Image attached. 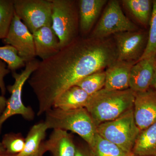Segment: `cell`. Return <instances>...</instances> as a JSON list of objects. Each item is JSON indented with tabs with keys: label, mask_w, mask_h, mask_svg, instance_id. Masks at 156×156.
Listing matches in <instances>:
<instances>
[{
	"label": "cell",
	"mask_w": 156,
	"mask_h": 156,
	"mask_svg": "<svg viewBox=\"0 0 156 156\" xmlns=\"http://www.w3.org/2000/svg\"><path fill=\"white\" fill-rule=\"evenodd\" d=\"M117 58L112 36L102 39L79 36L56 55L40 61L28 80L38 103L37 115L53 108L62 92L87 76L107 68Z\"/></svg>",
	"instance_id": "obj_1"
},
{
	"label": "cell",
	"mask_w": 156,
	"mask_h": 156,
	"mask_svg": "<svg viewBox=\"0 0 156 156\" xmlns=\"http://www.w3.org/2000/svg\"><path fill=\"white\" fill-rule=\"evenodd\" d=\"M135 93L123 90L101 89L91 95L86 108L96 126L115 119L133 108Z\"/></svg>",
	"instance_id": "obj_2"
},
{
	"label": "cell",
	"mask_w": 156,
	"mask_h": 156,
	"mask_svg": "<svg viewBox=\"0 0 156 156\" xmlns=\"http://www.w3.org/2000/svg\"><path fill=\"white\" fill-rule=\"evenodd\" d=\"M48 129L70 131L79 135L88 145H92L97 134V126L85 108L63 110L52 108L45 113Z\"/></svg>",
	"instance_id": "obj_3"
},
{
	"label": "cell",
	"mask_w": 156,
	"mask_h": 156,
	"mask_svg": "<svg viewBox=\"0 0 156 156\" xmlns=\"http://www.w3.org/2000/svg\"><path fill=\"white\" fill-rule=\"evenodd\" d=\"M51 27L58 37L60 49L79 37L80 33L78 1L51 0Z\"/></svg>",
	"instance_id": "obj_4"
},
{
	"label": "cell",
	"mask_w": 156,
	"mask_h": 156,
	"mask_svg": "<svg viewBox=\"0 0 156 156\" xmlns=\"http://www.w3.org/2000/svg\"><path fill=\"white\" fill-rule=\"evenodd\" d=\"M96 129L101 136L130 153L140 131L135 122L133 108L115 119L100 124Z\"/></svg>",
	"instance_id": "obj_5"
},
{
	"label": "cell",
	"mask_w": 156,
	"mask_h": 156,
	"mask_svg": "<svg viewBox=\"0 0 156 156\" xmlns=\"http://www.w3.org/2000/svg\"><path fill=\"white\" fill-rule=\"evenodd\" d=\"M40 61L35 58L26 63L25 68L18 73L12 72L14 83L7 87L11 96L7 100V105L2 114L0 115V133L4 123L9 118L15 115H20L27 121H32L35 113L30 106L23 104L22 99V89L24 84L28 80L32 74L38 67Z\"/></svg>",
	"instance_id": "obj_6"
},
{
	"label": "cell",
	"mask_w": 156,
	"mask_h": 156,
	"mask_svg": "<svg viewBox=\"0 0 156 156\" xmlns=\"http://www.w3.org/2000/svg\"><path fill=\"white\" fill-rule=\"evenodd\" d=\"M138 30L123 13L119 1L111 0L107 3L101 17L89 37L105 38L119 33Z\"/></svg>",
	"instance_id": "obj_7"
},
{
	"label": "cell",
	"mask_w": 156,
	"mask_h": 156,
	"mask_svg": "<svg viewBox=\"0 0 156 156\" xmlns=\"http://www.w3.org/2000/svg\"><path fill=\"white\" fill-rule=\"evenodd\" d=\"M15 13L32 34L52 25L51 0H13Z\"/></svg>",
	"instance_id": "obj_8"
},
{
	"label": "cell",
	"mask_w": 156,
	"mask_h": 156,
	"mask_svg": "<svg viewBox=\"0 0 156 156\" xmlns=\"http://www.w3.org/2000/svg\"><path fill=\"white\" fill-rule=\"evenodd\" d=\"M148 34L138 30L122 32L112 36L117 49V60L136 63L142 56L147 44Z\"/></svg>",
	"instance_id": "obj_9"
},
{
	"label": "cell",
	"mask_w": 156,
	"mask_h": 156,
	"mask_svg": "<svg viewBox=\"0 0 156 156\" xmlns=\"http://www.w3.org/2000/svg\"><path fill=\"white\" fill-rule=\"evenodd\" d=\"M2 42L15 48L26 63L36 56L33 34L15 13L8 35Z\"/></svg>",
	"instance_id": "obj_10"
},
{
	"label": "cell",
	"mask_w": 156,
	"mask_h": 156,
	"mask_svg": "<svg viewBox=\"0 0 156 156\" xmlns=\"http://www.w3.org/2000/svg\"><path fill=\"white\" fill-rule=\"evenodd\" d=\"M134 119L142 131L156 122V92L150 88L145 92L135 93Z\"/></svg>",
	"instance_id": "obj_11"
},
{
	"label": "cell",
	"mask_w": 156,
	"mask_h": 156,
	"mask_svg": "<svg viewBox=\"0 0 156 156\" xmlns=\"http://www.w3.org/2000/svg\"><path fill=\"white\" fill-rule=\"evenodd\" d=\"M156 68V56L141 59L133 66L130 73L129 89L135 93L151 88Z\"/></svg>",
	"instance_id": "obj_12"
},
{
	"label": "cell",
	"mask_w": 156,
	"mask_h": 156,
	"mask_svg": "<svg viewBox=\"0 0 156 156\" xmlns=\"http://www.w3.org/2000/svg\"><path fill=\"white\" fill-rule=\"evenodd\" d=\"M32 34L36 55L42 60L48 59L59 52V41L51 26L43 27Z\"/></svg>",
	"instance_id": "obj_13"
},
{
	"label": "cell",
	"mask_w": 156,
	"mask_h": 156,
	"mask_svg": "<svg viewBox=\"0 0 156 156\" xmlns=\"http://www.w3.org/2000/svg\"><path fill=\"white\" fill-rule=\"evenodd\" d=\"M134 62H115L105 70L104 89L108 90H123L129 89L130 73Z\"/></svg>",
	"instance_id": "obj_14"
},
{
	"label": "cell",
	"mask_w": 156,
	"mask_h": 156,
	"mask_svg": "<svg viewBox=\"0 0 156 156\" xmlns=\"http://www.w3.org/2000/svg\"><path fill=\"white\" fill-rule=\"evenodd\" d=\"M78 2L80 32L83 37L87 35L92 30L108 1L79 0Z\"/></svg>",
	"instance_id": "obj_15"
},
{
	"label": "cell",
	"mask_w": 156,
	"mask_h": 156,
	"mask_svg": "<svg viewBox=\"0 0 156 156\" xmlns=\"http://www.w3.org/2000/svg\"><path fill=\"white\" fill-rule=\"evenodd\" d=\"M47 151L51 156H74L76 144L68 131L54 129L44 141Z\"/></svg>",
	"instance_id": "obj_16"
},
{
	"label": "cell",
	"mask_w": 156,
	"mask_h": 156,
	"mask_svg": "<svg viewBox=\"0 0 156 156\" xmlns=\"http://www.w3.org/2000/svg\"><path fill=\"white\" fill-rule=\"evenodd\" d=\"M90 95L76 85L70 87L58 96L53 108L63 110L86 108Z\"/></svg>",
	"instance_id": "obj_17"
},
{
	"label": "cell",
	"mask_w": 156,
	"mask_h": 156,
	"mask_svg": "<svg viewBox=\"0 0 156 156\" xmlns=\"http://www.w3.org/2000/svg\"><path fill=\"white\" fill-rule=\"evenodd\" d=\"M132 154L136 156H156V122L140 131Z\"/></svg>",
	"instance_id": "obj_18"
},
{
	"label": "cell",
	"mask_w": 156,
	"mask_h": 156,
	"mask_svg": "<svg viewBox=\"0 0 156 156\" xmlns=\"http://www.w3.org/2000/svg\"><path fill=\"white\" fill-rule=\"evenodd\" d=\"M48 128L44 122L32 126L25 138V146L17 156H31L37 153L46 137Z\"/></svg>",
	"instance_id": "obj_19"
},
{
	"label": "cell",
	"mask_w": 156,
	"mask_h": 156,
	"mask_svg": "<svg viewBox=\"0 0 156 156\" xmlns=\"http://www.w3.org/2000/svg\"><path fill=\"white\" fill-rule=\"evenodd\" d=\"M151 0H123L124 8L136 21L144 27L149 25L153 8Z\"/></svg>",
	"instance_id": "obj_20"
},
{
	"label": "cell",
	"mask_w": 156,
	"mask_h": 156,
	"mask_svg": "<svg viewBox=\"0 0 156 156\" xmlns=\"http://www.w3.org/2000/svg\"><path fill=\"white\" fill-rule=\"evenodd\" d=\"M89 147L91 156H131L132 154L98 133L92 145Z\"/></svg>",
	"instance_id": "obj_21"
},
{
	"label": "cell",
	"mask_w": 156,
	"mask_h": 156,
	"mask_svg": "<svg viewBox=\"0 0 156 156\" xmlns=\"http://www.w3.org/2000/svg\"><path fill=\"white\" fill-rule=\"evenodd\" d=\"M105 77V70L98 71L82 79L76 85L91 96L104 88Z\"/></svg>",
	"instance_id": "obj_22"
},
{
	"label": "cell",
	"mask_w": 156,
	"mask_h": 156,
	"mask_svg": "<svg viewBox=\"0 0 156 156\" xmlns=\"http://www.w3.org/2000/svg\"><path fill=\"white\" fill-rule=\"evenodd\" d=\"M14 14L13 0H0V40L7 37Z\"/></svg>",
	"instance_id": "obj_23"
},
{
	"label": "cell",
	"mask_w": 156,
	"mask_h": 156,
	"mask_svg": "<svg viewBox=\"0 0 156 156\" xmlns=\"http://www.w3.org/2000/svg\"><path fill=\"white\" fill-rule=\"evenodd\" d=\"M8 155H17L22 152L25 146V138L20 133H11L3 136L1 142Z\"/></svg>",
	"instance_id": "obj_24"
},
{
	"label": "cell",
	"mask_w": 156,
	"mask_h": 156,
	"mask_svg": "<svg viewBox=\"0 0 156 156\" xmlns=\"http://www.w3.org/2000/svg\"><path fill=\"white\" fill-rule=\"evenodd\" d=\"M0 59L5 62L8 68L12 72L25 66V62L20 57L17 50L11 45L0 47Z\"/></svg>",
	"instance_id": "obj_25"
},
{
	"label": "cell",
	"mask_w": 156,
	"mask_h": 156,
	"mask_svg": "<svg viewBox=\"0 0 156 156\" xmlns=\"http://www.w3.org/2000/svg\"><path fill=\"white\" fill-rule=\"evenodd\" d=\"M149 25L146 47L140 60L156 56V0L153 1L152 11Z\"/></svg>",
	"instance_id": "obj_26"
},
{
	"label": "cell",
	"mask_w": 156,
	"mask_h": 156,
	"mask_svg": "<svg viewBox=\"0 0 156 156\" xmlns=\"http://www.w3.org/2000/svg\"><path fill=\"white\" fill-rule=\"evenodd\" d=\"M5 62L0 59V115L2 114L7 105V100L4 96L6 90L4 78L11 71L8 68Z\"/></svg>",
	"instance_id": "obj_27"
},
{
	"label": "cell",
	"mask_w": 156,
	"mask_h": 156,
	"mask_svg": "<svg viewBox=\"0 0 156 156\" xmlns=\"http://www.w3.org/2000/svg\"><path fill=\"white\" fill-rule=\"evenodd\" d=\"M76 149L74 156H91L88 145L76 144Z\"/></svg>",
	"instance_id": "obj_28"
},
{
	"label": "cell",
	"mask_w": 156,
	"mask_h": 156,
	"mask_svg": "<svg viewBox=\"0 0 156 156\" xmlns=\"http://www.w3.org/2000/svg\"><path fill=\"white\" fill-rule=\"evenodd\" d=\"M47 150L46 148V146H45L44 141L42 143L41 147V149L36 154L34 155L31 156H44V154L46 153L47 152ZM4 156H17V155H8L5 154Z\"/></svg>",
	"instance_id": "obj_29"
},
{
	"label": "cell",
	"mask_w": 156,
	"mask_h": 156,
	"mask_svg": "<svg viewBox=\"0 0 156 156\" xmlns=\"http://www.w3.org/2000/svg\"><path fill=\"white\" fill-rule=\"evenodd\" d=\"M151 88L154 89L156 92V68L155 71L154 75L153 80L152 82Z\"/></svg>",
	"instance_id": "obj_30"
},
{
	"label": "cell",
	"mask_w": 156,
	"mask_h": 156,
	"mask_svg": "<svg viewBox=\"0 0 156 156\" xmlns=\"http://www.w3.org/2000/svg\"><path fill=\"white\" fill-rule=\"evenodd\" d=\"M5 151L3 147L2 143L0 142V156H3L5 154Z\"/></svg>",
	"instance_id": "obj_31"
},
{
	"label": "cell",
	"mask_w": 156,
	"mask_h": 156,
	"mask_svg": "<svg viewBox=\"0 0 156 156\" xmlns=\"http://www.w3.org/2000/svg\"><path fill=\"white\" fill-rule=\"evenodd\" d=\"M131 156H136V155H134L133 154H132L131 155Z\"/></svg>",
	"instance_id": "obj_32"
},
{
	"label": "cell",
	"mask_w": 156,
	"mask_h": 156,
	"mask_svg": "<svg viewBox=\"0 0 156 156\" xmlns=\"http://www.w3.org/2000/svg\"></svg>",
	"instance_id": "obj_33"
}]
</instances>
